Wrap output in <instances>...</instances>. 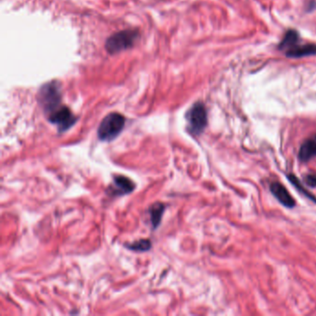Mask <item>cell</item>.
Returning a JSON list of instances; mask_svg holds the SVG:
<instances>
[{"instance_id": "8992f818", "label": "cell", "mask_w": 316, "mask_h": 316, "mask_svg": "<svg viewBox=\"0 0 316 316\" xmlns=\"http://www.w3.org/2000/svg\"><path fill=\"white\" fill-rule=\"evenodd\" d=\"M134 188L136 185L131 179L124 175H116L114 176L112 183L108 188V192L112 197H121L133 192Z\"/></svg>"}, {"instance_id": "ba28073f", "label": "cell", "mask_w": 316, "mask_h": 316, "mask_svg": "<svg viewBox=\"0 0 316 316\" xmlns=\"http://www.w3.org/2000/svg\"><path fill=\"white\" fill-rule=\"evenodd\" d=\"M316 54V44H309L303 46H295L287 51V56L289 58H302L306 56Z\"/></svg>"}, {"instance_id": "8fae6325", "label": "cell", "mask_w": 316, "mask_h": 316, "mask_svg": "<svg viewBox=\"0 0 316 316\" xmlns=\"http://www.w3.org/2000/svg\"><path fill=\"white\" fill-rule=\"evenodd\" d=\"M298 41H299V34L294 30H289L285 35L284 39L282 40L281 44L279 46V49L290 50V49L297 46Z\"/></svg>"}, {"instance_id": "5b68a950", "label": "cell", "mask_w": 316, "mask_h": 316, "mask_svg": "<svg viewBox=\"0 0 316 316\" xmlns=\"http://www.w3.org/2000/svg\"><path fill=\"white\" fill-rule=\"evenodd\" d=\"M49 120L51 124L57 125L59 132L62 133L71 128L76 123L77 118L68 107L61 106L54 112L49 115Z\"/></svg>"}, {"instance_id": "7a4b0ae2", "label": "cell", "mask_w": 316, "mask_h": 316, "mask_svg": "<svg viewBox=\"0 0 316 316\" xmlns=\"http://www.w3.org/2000/svg\"><path fill=\"white\" fill-rule=\"evenodd\" d=\"M125 118L124 115L118 112L108 114L101 121L98 129V137L99 140L109 142L114 140L124 130Z\"/></svg>"}, {"instance_id": "7c38bea8", "label": "cell", "mask_w": 316, "mask_h": 316, "mask_svg": "<svg viewBox=\"0 0 316 316\" xmlns=\"http://www.w3.org/2000/svg\"><path fill=\"white\" fill-rule=\"evenodd\" d=\"M287 177L290 181V183L298 189L299 192L302 193V195H304L306 198H310L312 201H316V197H314L311 192H309L306 188L303 187V185L300 182V180L294 174H288Z\"/></svg>"}, {"instance_id": "9c48e42d", "label": "cell", "mask_w": 316, "mask_h": 316, "mask_svg": "<svg viewBox=\"0 0 316 316\" xmlns=\"http://www.w3.org/2000/svg\"><path fill=\"white\" fill-rule=\"evenodd\" d=\"M313 156H316V140H307L305 143L302 144L299 152V158L302 162H308Z\"/></svg>"}, {"instance_id": "52a82bcc", "label": "cell", "mask_w": 316, "mask_h": 316, "mask_svg": "<svg viewBox=\"0 0 316 316\" xmlns=\"http://www.w3.org/2000/svg\"><path fill=\"white\" fill-rule=\"evenodd\" d=\"M271 191L273 195L278 199V201L281 203L282 205H284L285 207L293 208L296 204V201L294 200V198H292L290 193L287 191V188H285L282 184L273 183L271 185Z\"/></svg>"}, {"instance_id": "3957f363", "label": "cell", "mask_w": 316, "mask_h": 316, "mask_svg": "<svg viewBox=\"0 0 316 316\" xmlns=\"http://www.w3.org/2000/svg\"><path fill=\"white\" fill-rule=\"evenodd\" d=\"M139 33L137 30H124L109 36L105 48L110 55L117 54L133 47L138 40Z\"/></svg>"}, {"instance_id": "277c9868", "label": "cell", "mask_w": 316, "mask_h": 316, "mask_svg": "<svg viewBox=\"0 0 316 316\" xmlns=\"http://www.w3.org/2000/svg\"><path fill=\"white\" fill-rule=\"evenodd\" d=\"M188 129L194 136L203 133L208 124L207 110L201 102L194 104L187 114Z\"/></svg>"}, {"instance_id": "30bf717a", "label": "cell", "mask_w": 316, "mask_h": 316, "mask_svg": "<svg viewBox=\"0 0 316 316\" xmlns=\"http://www.w3.org/2000/svg\"><path fill=\"white\" fill-rule=\"evenodd\" d=\"M165 206L163 203H154L153 205H151L149 208V214H150V220L154 229L158 228L159 224L162 222V217H163V212H164Z\"/></svg>"}, {"instance_id": "4fadbf2b", "label": "cell", "mask_w": 316, "mask_h": 316, "mask_svg": "<svg viewBox=\"0 0 316 316\" xmlns=\"http://www.w3.org/2000/svg\"><path fill=\"white\" fill-rule=\"evenodd\" d=\"M126 247H128L130 251H133V252H148L151 247V242L148 239H141L139 241L127 244Z\"/></svg>"}, {"instance_id": "6da1fadb", "label": "cell", "mask_w": 316, "mask_h": 316, "mask_svg": "<svg viewBox=\"0 0 316 316\" xmlns=\"http://www.w3.org/2000/svg\"><path fill=\"white\" fill-rule=\"evenodd\" d=\"M37 99L46 114L50 115L54 112L61 107L60 84L58 81H51L42 85L37 95Z\"/></svg>"}, {"instance_id": "5bb4252c", "label": "cell", "mask_w": 316, "mask_h": 316, "mask_svg": "<svg viewBox=\"0 0 316 316\" xmlns=\"http://www.w3.org/2000/svg\"><path fill=\"white\" fill-rule=\"evenodd\" d=\"M304 181H305V183H306L308 186L312 187V188H315L316 175H306V176L304 177Z\"/></svg>"}]
</instances>
